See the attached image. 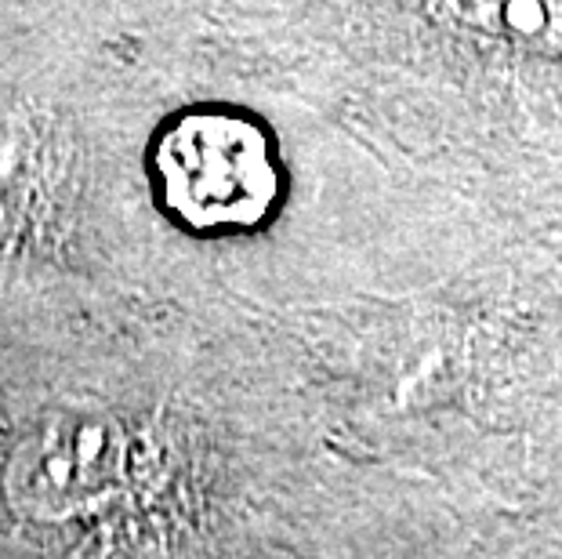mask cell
<instances>
[{
	"mask_svg": "<svg viewBox=\"0 0 562 559\" xmlns=\"http://www.w3.org/2000/svg\"><path fill=\"white\" fill-rule=\"evenodd\" d=\"M153 178L164 208L196 233L255 230L280 200L269 135L229 110L178 116L153 149Z\"/></svg>",
	"mask_w": 562,
	"mask_h": 559,
	"instance_id": "6da1fadb",
	"label": "cell"
},
{
	"mask_svg": "<svg viewBox=\"0 0 562 559\" xmlns=\"http://www.w3.org/2000/svg\"><path fill=\"white\" fill-rule=\"evenodd\" d=\"M121 433L91 411H55L33 422L4 461V502L19 516L58 519L91 505L121 472Z\"/></svg>",
	"mask_w": 562,
	"mask_h": 559,
	"instance_id": "7a4b0ae2",
	"label": "cell"
},
{
	"mask_svg": "<svg viewBox=\"0 0 562 559\" xmlns=\"http://www.w3.org/2000/svg\"><path fill=\"white\" fill-rule=\"evenodd\" d=\"M11 182H15V138L11 127H0V233L11 222Z\"/></svg>",
	"mask_w": 562,
	"mask_h": 559,
	"instance_id": "3957f363",
	"label": "cell"
}]
</instances>
